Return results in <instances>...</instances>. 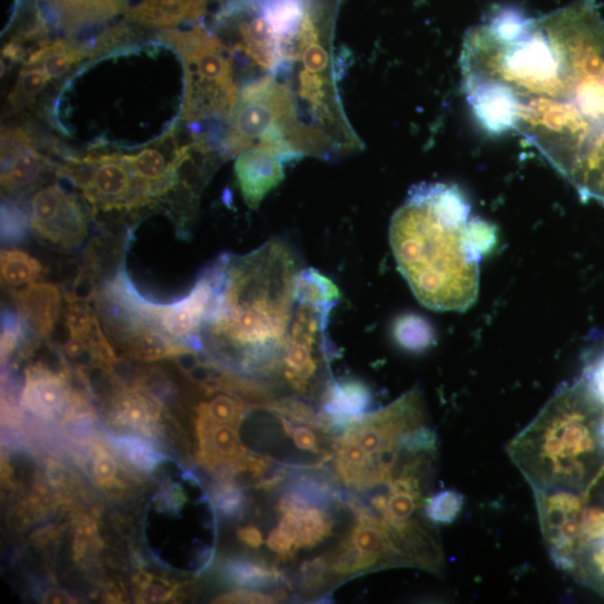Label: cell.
Here are the masks:
<instances>
[{"label": "cell", "instance_id": "1", "mask_svg": "<svg viewBox=\"0 0 604 604\" xmlns=\"http://www.w3.org/2000/svg\"><path fill=\"white\" fill-rule=\"evenodd\" d=\"M460 68L485 130L518 132L584 196L604 185V22L596 0L537 18L502 9L467 32Z\"/></svg>", "mask_w": 604, "mask_h": 604}, {"label": "cell", "instance_id": "2", "mask_svg": "<svg viewBox=\"0 0 604 604\" xmlns=\"http://www.w3.org/2000/svg\"><path fill=\"white\" fill-rule=\"evenodd\" d=\"M219 260V283L202 326L203 352L277 390L304 269L298 253L287 241L272 239L245 256L223 253Z\"/></svg>", "mask_w": 604, "mask_h": 604}, {"label": "cell", "instance_id": "3", "mask_svg": "<svg viewBox=\"0 0 604 604\" xmlns=\"http://www.w3.org/2000/svg\"><path fill=\"white\" fill-rule=\"evenodd\" d=\"M496 240L492 225L471 216L456 185L411 188L392 217L390 241L402 275L423 306L465 311L479 292V262Z\"/></svg>", "mask_w": 604, "mask_h": 604}, {"label": "cell", "instance_id": "4", "mask_svg": "<svg viewBox=\"0 0 604 604\" xmlns=\"http://www.w3.org/2000/svg\"><path fill=\"white\" fill-rule=\"evenodd\" d=\"M506 449L533 492L588 488L604 471V403L584 376L563 385Z\"/></svg>", "mask_w": 604, "mask_h": 604}, {"label": "cell", "instance_id": "5", "mask_svg": "<svg viewBox=\"0 0 604 604\" xmlns=\"http://www.w3.org/2000/svg\"><path fill=\"white\" fill-rule=\"evenodd\" d=\"M429 422L418 386L388 407L367 413L336 438L335 480L349 494L364 496L388 483L409 453L422 447L419 430Z\"/></svg>", "mask_w": 604, "mask_h": 604}, {"label": "cell", "instance_id": "6", "mask_svg": "<svg viewBox=\"0 0 604 604\" xmlns=\"http://www.w3.org/2000/svg\"><path fill=\"white\" fill-rule=\"evenodd\" d=\"M339 300L335 283L313 268L302 270L297 302L276 388L282 395L322 402L330 383L334 348L328 337L329 315Z\"/></svg>", "mask_w": 604, "mask_h": 604}, {"label": "cell", "instance_id": "7", "mask_svg": "<svg viewBox=\"0 0 604 604\" xmlns=\"http://www.w3.org/2000/svg\"><path fill=\"white\" fill-rule=\"evenodd\" d=\"M181 54L186 73L183 117L187 120L230 119L239 100L230 51L204 25L163 34Z\"/></svg>", "mask_w": 604, "mask_h": 604}, {"label": "cell", "instance_id": "8", "mask_svg": "<svg viewBox=\"0 0 604 604\" xmlns=\"http://www.w3.org/2000/svg\"><path fill=\"white\" fill-rule=\"evenodd\" d=\"M62 174L79 188L94 211L130 210L151 202L150 187L121 154L71 159Z\"/></svg>", "mask_w": 604, "mask_h": 604}, {"label": "cell", "instance_id": "9", "mask_svg": "<svg viewBox=\"0 0 604 604\" xmlns=\"http://www.w3.org/2000/svg\"><path fill=\"white\" fill-rule=\"evenodd\" d=\"M30 222L37 239L63 251L81 248L89 234L86 209L77 197L56 184L42 187L34 194Z\"/></svg>", "mask_w": 604, "mask_h": 604}, {"label": "cell", "instance_id": "10", "mask_svg": "<svg viewBox=\"0 0 604 604\" xmlns=\"http://www.w3.org/2000/svg\"><path fill=\"white\" fill-rule=\"evenodd\" d=\"M33 15L47 30L75 32L103 24L120 12L119 0H30Z\"/></svg>", "mask_w": 604, "mask_h": 604}, {"label": "cell", "instance_id": "11", "mask_svg": "<svg viewBox=\"0 0 604 604\" xmlns=\"http://www.w3.org/2000/svg\"><path fill=\"white\" fill-rule=\"evenodd\" d=\"M2 186L9 193L30 192L41 182L47 160L22 130L3 135Z\"/></svg>", "mask_w": 604, "mask_h": 604}, {"label": "cell", "instance_id": "12", "mask_svg": "<svg viewBox=\"0 0 604 604\" xmlns=\"http://www.w3.org/2000/svg\"><path fill=\"white\" fill-rule=\"evenodd\" d=\"M224 0H119L130 21L154 27L196 24Z\"/></svg>", "mask_w": 604, "mask_h": 604}, {"label": "cell", "instance_id": "13", "mask_svg": "<svg viewBox=\"0 0 604 604\" xmlns=\"http://www.w3.org/2000/svg\"><path fill=\"white\" fill-rule=\"evenodd\" d=\"M285 166L281 158L259 147L239 154L235 175L244 201L251 209H257L263 198L282 182Z\"/></svg>", "mask_w": 604, "mask_h": 604}, {"label": "cell", "instance_id": "14", "mask_svg": "<svg viewBox=\"0 0 604 604\" xmlns=\"http://www.w3.org/2000/svg\"><path fill=\"white\" fill-rule=\"evenodd\" d=\"M320 404V413L325 423L330 431L337 434L370 413L373 394L360 380H334L329 384Z\"/></svg>", "mask_w": 604, "mask_h": 604}, {"label": "cell", "instance_id": "15", "mask_svg": "<svg viewBox=\"0 0 604 604\" xmlns=\"http://www.w3.org/2000/svg\"><path fill=\"white\" fill-rule=\"evenodd\" d=\"M17 313L34 334L49 339L60 316L62 294L50 282H37L14 291Z\"/></svg>", "mask_w": 604, "mask_h": 604}, {"label": "cell", "instance_id": "16", "mask_svg": "<svg viewBox=\"0 0 604 604\" xmlns=\"http://www.w3.org/2000/svg\"><path fill=\"white\" fill-rule=\"evenodd\" d=\"M69 389L64 377L45 365H33L26 370L22 393L23 407L43 419L59 415L68 404Z\"/></svg>", "mask_w": 604, "mask_h": 604}, {"label": "cell", "instance_id": "17", "mask_svg": "<svg viewBox=\"0 0 604 604\" xmlns=\"http://www.w3.org/2000/svg\"><path fill=\"white\" fill-rule=\"evenodd\" d=\"M122 352L131 360L150 363L177 356L191 351L192 348L179 343L153 323L140 324L115 341Z\"/></svg>", "mask_w": 604, "mask_h": 604}, {"label": "cell", "instance_id": "18", "mask_svg": "<svg viewBox=\"0 0 604 604\" xmlns=\"http://www.w3.org/2000/svg\"><path fill=\"white\" fill-rule=\"evenodd\" d=\"M222 574L226 581L251 590L270 589L286 594L291 584L286 575L261 559L234 558L223 564Z\"/></svg>", "mask_w": 604, "mask_h": 604}, {"label": "cell", "instance_id": "19", "mask_svg": "<svg viewBox=\"0 0 604 604\" xmlns=\"http://www.w3.org/2000/svg\"><path fill=\"white\" fill-rule=\"evenodd\" d=\"M0 273L3 285L8 288H20L32 285L42 277L43 266L30 254L18 249L2 251Z\"/></svg>", "mask_w": 604, "mask_h": 604}, {"label": "cell", "instance_id": "20", "mask_svg": "<svg viewBox=\"0 0 604 604\" xmlns=\"http://www.w3.org/2000/svg\"><path fill=\"white\" fill-rule=\"evenodd\" d=\"M569 573L604 598V536L583 547Z\"/></svg>", "mask_w": 604, "mask_h": 604}, {"label": "cell", "instance_id": "21", "mask_svg": "<svg viewBox=\"0 0 604 604\" xmlns=\"http://www.w3.org/2000/svg\"><path fill=\"white\" fill-rule=\"evenodd\" d=\"M113 447L121 452L132 466L149 471L164 461V456L145 439L136 437H110Z\"/></svg>", "mask_w": 604, "mask_h": 604}, {"label": "cell", "instance_id": "22", "mask_svg": "<svg viewBox=\"0 0 604 604\" xmlns=\"http://www.w3.org/2000/svg\"><path fill=\"white\" fill-rule=\"evenodd\" d=\"M464 504V495L456 490H442L427 499L426 515L433 524H451L456 521Z\"/></svg>", "mask_w": 604, "mask_h": 604}, {"label": "cell", "instance_id": "23", "mask_svg": "<svg viewBox=\"0 0 604 604\" xmlns=\"http://www.w3.org/2000/svg\"><path fill=\"white\" fill-rule=\"evenodd\" d=\"M394 335L399 344L409 351L419 352L433 341L429 325L417 316H405L396 323Z\"/></svg>", "mask_w": 604, "mask_h": 604}, {"label": "cell", "instance_id": "24", "mask_svg": "<svg viewBox=\"0 0 604 604\" xmlns=\"http://www.w3.org/2000/svg\"><path fill=\"white\" fill-rule=\"evenodd\" d=\"M64 318L70 336L90 338L98 326L99 317L90 307V302L65 300Z\"/></svg>", "mask_w": 604, "mask_h": 604}, {"label": "cell", "instance_id": "25", "mask_svg": "<svg viewBox=\"0 0 604 604\" xmlns=\"http://www.w3.org/2000/svg\"><path fill=\"white\" fill-rule=\"evenodd\" d=\"M81 56L77 46L68 41H55L49 45L44 55L43 70L50 79H59L81 59Z\"/></svg>", "mask_w": 604, "mask_h": 604}, {"label": "cell", "instance_id": "26", "mask_svg": "<svg viewBox=\"0 0 604 604\" xmlns=\"http://www.w3.org/2000/svg\"><path fill=\"white\" fill-rule=\"evenodd\" d=\"M28 222L26 214L14 203L8 201L2 205V242L5 245L20 244L26 240Z\"/></svg>", "mask_w": 604, "mask_h": 604}, {"label": "cell", "instance_id": "27", "mask_svg": "<svg viewBox=\"0 0 604 604\" xmlns=\"http://www.w3.org/2000/svg\"><path fill=\"white\" fill-rule=\"evenodd\" d=\"M213 500L217 511L229 518L241 517L247 507V497L237 484H220L214 490Z\"/></svg>", "mask_w": 604, "mask_h": 604}, {"label": "cell", "instance_id": "28", "mask_svg": "<svg viewBox=\"0 0 604 604\" xmlns=\"http://www.w3.org/2000/svg\"><path fill=\"white\" fill-rule=\"evenodd\" d=\"M49 75L40 68H25L21 72V77L18 79L16 89L13 93V105L17 103H24L31 101L36 94H39L47 82H49Z\"/></svg>", "mask_w": 604, "mask_h": 604}, {"label": "cell", "instance_id": "29", "mask_svg": "<svg viewBox=\"0 0 604 604\" xmlns=\"http://www.w3.org/2000/svg\"><path fill=\"white\" fill-rule=\"evenodd\" d=\"M135 583L140 592V602H165L171 599L175 592V588L167 581L154 578L153 575L145 572L137 575Z\"/></svg>", "mask_w": 604, "mask_h": 604}, {"label": "cell", "instance_id": "30", "mask_svg": "<svg viewBox=\"0 0 604 604\" xmlns=\"http://www.w3.org/2000/svg\"><path fill=\"white\" fill-rule=\"evenodd\" d=\"M117 462L106 450H98L94 457L93 474L97 483L103 487L115 479L117 474Z\"/></svg>", "mask_w": 604, "mask_h": 604}, {"label": "cell", "instance_id": "31", "mask_svg": "<svg viewBox=\"0 0 604 604\" xmlns=\"http://www.w3.org/2000/svg\"><path fill=\"white\" fill-rule=\"evenodd\" d=\"M275 594L263 593L251 589L235 590L216 599V603H273L276 602Z\"/></svg>", "mask_w": 604, "mask_h": 604}, {"label": "cell", "instance_id": "32", "mask_svg": "<svg viewBox=\"0 0 604 604\" xmlns=\"http://www.w3.org/2000/svg\"><path fill=\"white\" fill-rule=\"evenodd\" d=\"M585 379L604 403V354L597 358L585 371Z\"/></svg>", "mask_w": 604, "mask_h": 604}, {"label": "cell", "instance_id": "33", "mask_svg": "<svg viewBox=\"0 0 604 604\" xmlns=\"http://www.w3.org/2000/svg\"><path fill=\"white\" fill-rule=\"evenodd\" d=\"M238 540L250 549L258 550L263 546V536L259 527L253 524L240 527L237 533Z\"/></svg>", "mask_w": 604, "mask_h": 604}, {"label": "cell", "instance_id": "34", "mask_svg": "<svg viewBox=\"0 0 604 604\" xmlns=\"http://www.w3.org/2000/svg\"><path fill=\"white\" fill-rule=\"evenodd\" d=\"M46 603H74L73 599L63 590L52 589L46 592L44 597Z\"/></svg>", "mask_w": 604, "mask_h": 604}]
</instances>
